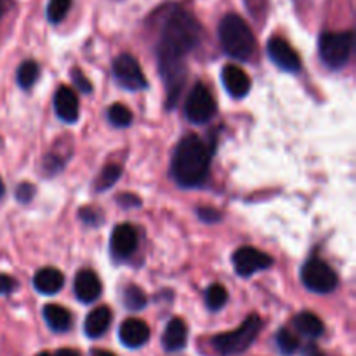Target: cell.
<instances>
[{
    "instance_id": "cell-1",
    "label": "cell",
    "mask_w": 356,
    "mask_h": 356,
    "mask_svg": "<svg viewBox=\"0 0 356 356\" xmlns=\"http://www.w3.org/2000/svg\"><path fill=\"white\" fill-rule=\"evenodd\" d=\"M200 23L188 10L176 9L170 13L163 23L162 35L159 40V70L167 87V106H174L184 86V59L200 44L202 40Z\"/></svg>"
},
{
    "instance_id": "cell-2",
    "label": "cell",
    "mask_w": 356,
    "mask_h": 356,
    "mask_svg": "<svg viewBox=\"0 0 356 356\" xmlns=\"http://www.w3.org/2000/svg\"><path fill=\"white\" fill-rule=\"evenodd\" d=\"M211 167V149L198 136L190 134L179 141L172 156L174 181L183 188H197L204 184Z\"/></svg>"
},
{
    "instance_id": "cell-3",
    "label": "cell",
    "mask_w": 356,
    "mask_h": 356,
    "mask_svg": "<svg viewBox=\"0 0 356 356\" xmlns=\"http://www.w3.org/2000/svg\"><path fill=\"white\" fill-rule=\"evenodd\" d=\"M219 40L226 54L240 61L249 59L256 47L252 30L238 14H228L222 17L219 24Z\"/></svg>"
},
{
    "instance_id": "cell-4",
    "label": "cell",
    "mask_w": 356,
    "mask_h": 356,
    "mask_svg": "<svg viewBox=\"0 0 356 356\" xmlns=\"http://www.w3.org/2000/svg\"><path fill=\"white\" fill-rule=\"evenodd\" d=\"M261 327H263V322H261L259 316L250 315L238 329L216 336L212 339V346L222 356L240 355L245 350H249L250 344L256 341V337L261 332Z\"/></svg>"
},
{
    "instance_id": "cell-5",
    "label": "cell",
    "mask_w": 356,
    "mask_h": 356,
    "mask_svg": "<svg viewBox=\"0 0 356 356\" xmlns=\"http://www.w3.org/2000/svg\"><path fill=\"white\" fill-rule=\"evenodd\" d=\"M353 44V31H327V33H322L318 42L320 58L329 68H343L350 61Z\"/></svg>"
},
{
    "instance_id": "cell-6",
    "label": "cell",
    "mask_w": 356,
    "mask_h": 356,
    "mask_svg": "<svg viewBox=\"0 0 356 356\" xmlns=\"http://www.w3.org/2000/svg\"><path fill=\"white\" fill-rule=\"evenodd\" d=\"M302 284L316 294H329L337 287V275L329 264L320 259H309L301 271Z\"/></svg>"
},
{
    "instance_id": "cell-7",
    "label": "cell",
    "mask_w": 356,
    "mask_h": 356,
    "mask_svg": "<svg viewBox=\"0 0 356 356\" xmlns=\"http://www.w3.org/2000/svg\"><path fill=\"white\" fill-rule=\"evenodd\" d=\"M184 113L191 124H205L216 115V101L204 83H197L186 99Z\"/></svg>"
},
{
    "instance_id": "cell-8",
    "label": "cell",
    "mask_w": 356,
    "mask_h": 356,
    "mask_svg": "<svg viewBox=\"0 0 356 356\" xmlns=\"http://www.w3.org/2000/svg\"><path fill=\"white\" fill-rule=\"evenodd\" d=\"M113 75L117 82L127 90H141L148 87L138 59L131 54L118 56L113 61Z\"/></svg>"
},
{
    "instance_id": "cell-9",
    "label": "cell",
    "mask_w": 356,
    "mask_h": 356,
    "mask_svg": "<svg viewBox=\"0 0 356 356\" xmlns=\"http://www.w3.org/2000/svg\"><path fill=\"white\" fill-rule=\"evenodd\" d=\"M233 266L240 277H252L256 271L268 270L273 266V259L254 247H240L233 254Z\"/></svg>"
},
{
    "instance_id": "cell-10",
    "label": "cell",
    "mask_w": 356,
    "mask_h": 356,
    "mask_svg": "<svg viewBox=\"0 0 356 356\" xmlns=\"http://www.w3.org/2000/svg\"><path fill=\"white\" fill-rule=\"evenodd\" d=\"M268 54H270L271 61L278 66V68L285 70V72H298L301 68V59H299L298 52L292 49V45L287 40L280 37H273L268 42Z\"/></svg>"
},
{
    "instance_id": "cell-11",
    "label": "cell",
    "mask_w": 356,
    "mask_h": 356,
    "mask_svg": "<svg viewBox=\"0 0 356 356\" xmlns=\"http://www.w3.org/2000/svg\"><path fill=\"white\" fill-rule=\"evenodd\" d=\"M110 245L115 259H127L138 247V235H136L134 228L129 225L117 226L111 233Z\"/></svg>"
},
{
    "instance_id": "cell-12",
    "label": "cell",
    "mask_w": 356,
    "mask_h": 356,
    "mask_svg": "<svg viewBox=\"0 0 356 356\" xmlns=\"http://www.w3.org/2000/svg\"><path fill=\"white\" fill-rule=\"evenodd\" d=\"M118 337H120L124 346L132 348V350L141 348L149 341V327L143 320L129 318L120 325Z\"/></svg>"
},
{
    "instance_id": "cell-13",
    "label": "cell",
    "mask_w": 356,
    "mask_h": 356,
    "mask_svg": "<svg viewBox=\"0 0 356 356\" xmlns=\"http://www.w3.org/2000/svg\"><path fill=\"white\" fill-rule=\"evenodd\" d=\"M54 110L56 115L66 124H73L79 118V97L70 87H59L54 96Z\"/></svg>"
},
{
    "instance_id": "cell-14",
    "label": "cell",
    "mask_w": 356,
    "mask_h": 356,
    "mask_svg": "<svg viewBox=\"0 0 356 356\" xmlns=\"http://www.w3.org/2000/svg\"><path fill=\"white\" fill-rule=\"evenodd\" d=\"M222 83H225V89L228 90L229 96L233 97H243L250 90L249 75L235 65H226L222 68Z\"/></svg>"
},
{
    "instance_id": "cell-15",
    "label": "cell",
    "mask_w": 356,
    "mask_h": 356,
    "mask_svg": "<svg viewBox=\"0 0 356 356\" xmlns=\"http://www.w3.org/2000/svg\"><path fill=\"white\" fill-rule=\"evenodd\" d=\"M75 296L82 302L89 305L101 296V282L90 270H82L75 277Z\"/></svg>"
},
{
    "instance_id": "cell-16",
    "label": "cell",
    "mask_w": 356,
    "mask_h": 356,
    "mask_svg": "<svg viewBox=\"0 0 356 356\" xmlns=\"http://www.w3.org/2000/svg\"><path fill=\"white\" fill-rule=\"evenodd\" d=\"M188 341V327L184 323V320L181 318H172L167 323L165 330H163L162 336V344L165 348V351L169 353H176L181 351L186 346Z\"/></svg>"
},
{
    "instance_id": "cell-17",
    "label": "cell",
    "mask_w": 356,
    "mask_h": 356,
    "mask_svg": "<svg viewBox=\"0 0 356 356\" xmlns=\"http://www.w3.org/2000/svg\"><path fill=\"white\" fill-rule=\"evenodd\" d=\"M63 284H65V277L56 268H44V270L37 271V275L33 278V287L40 294L45 296L56 294V292L61 291Z\"/></svg>"
},
{
    "instance_id": "cell-18",
    "label": "cell",
    "mask_w": 356,
    "mask_h": 356,
    "mask_svg": "<svg viewBox=\"0 0 356 356\" xmlns=\"http://www.w3.org/2000/svg\"><path fill=\"white\" fill-rule=\"evenodd\" d=\"M111 323V309L106 306H99V308L92 309V312L87 315L86 318V334L90 339H97V337L103 336L108 329H110Z\"/></svg>"
},
{
    "instance_id": "cell-19",
    "label": "cell",
    "mask_w": 356,
    "mask_h": 356,
    "mask_svg": "<svg viewBox=\"0 0 356 356\" xmlns=\"http://www.w3.org/2000/svg\"><path fill=\"white\" fill-rule=\"evenodd\" d=\"M44 318L54 332H66L72 327V315L59 305H47L44 308Z\"/></svg>"
},
{
    "instance_id": "cell-20",
    "label": "cell",
    "mask_w": 356,
    "mask_h": 356,
    "mask_svg": "<svg viewBox=\"0 0 356 356\" xmlns=\"http://www.w3.org/2000/svg\"><path fill=\"white\" fill-rule=\"evenodd\" d=\"M294 327L301 336L312 337V339L320 337L323 334V322L315 315V313L309 312L299 313L294 318Z\"/></svg>"
},
{
    "instance_id": "cell-21",
    "label": "cell",
    "mask_w": 356,
    "mask_h": 356,
    "mask_svg": "<svg viewBox=\"0 0 356 356\" xmlns=\"http://www.w3.org/2000/svg\"><path fill=\"white\" fill-rule=\"evenodd\" d=\"M122 301H124L127 309H131V312H139V309L145 308L148 299H146L145 292H143L141 289L136 287V285H127V287L124 289V292H122Z\"/></svg>"
},
{
    "instance_id": "cell-22",
    "label": "cell",
    "mask_w": 356,
    "mask_h": 356,
    "mask_svg": "<svg viewBox=\"0 0 356 356\" xmlns=\"http://www.w3.org/2000/svg\"><path fill=\"white\" fill-rule=\"evenodd\" d=\"M120 176H122V167L118 165V163H110V165H106L103 170H101L94 188H96V191H106L108 188H111L118 179H120Z\"/></svg>"
},
{
    "instance_id": "cell-23",
    "label": "cell",
    "mask_w": 356,
    "mask_h": 356,
    "mask_svg": "<svg viewBox=\"0 0 356 356\" xmlns=\"http://www.w3.org/2000/svg\"><path fill=\"white\" fill-rule=\"evenodd\" d=\"M226 301H228V292H226V289L222 287V285L214 284L207 289V292H205V305H207V308L212 309V312L221 309L222 306L226 305Z\"/></svg>"
},
{
    "instance_id": "cell-24",
    "label": "cell",
    "mask_w": 356,
    "mask_h": 356,
    "mask_svg": "<svg viewBox=\"0 0 356 356\" xmlns=\"http://www.w3.org/2000/svg\"><path fill=\"white\" fill-rule=\"evenodd\" d=\"M38 65L35 61H24L23 65L17 70V83H19L23 89H30L35 83V80L38 79Z\"/></svg>"
},
{
    "instance_id": "cell-25",
    "label": "cell",
    "mask_w": 356,
    "mask_h": 356,
    "mask_svg": "<svg viewBox=\"0 0 356 356\" xmlns=\"http://www.w3.org/2000/svg\"><path fill=\"white\" fill-rule=\"evenodd\" d=\"M108 120L115 127H129L132 124V113L125 104H111V108L108 110Z\"/></svg>"
},
{
    "instance_id": "cell-26",
    "label": "cell",
    "mask_w": 356,
    "mask_h": 356,
    "mask_svg": "<svg viewBox=\"0 0 356 356\" xmlns=\"http://www.w3.org/2000/svg\"><path fill=\"white\" fill-rule=\"evenodd\" d=\"M277 346L282 355H294L299 350V341L291 330L282 329L277 334Z\"/></svg>"
},
{
    "instance_id": "cell-27",
    "label": "cell",
    "mask_w": 356,
    "mask_h": 356,
    "mask_svg": "<svg viewBox=\"0 0 356 356\" xmlns=\"http://www.w3.org/2000/svg\"><path fill=\"white\" fill-rule=\"evenodd\" d=\"M70 7H72V0H51L47 6V19L58 24L59 21L65 19Z\"/></svg>"
},
{
    "instance_id": "cell-28",
    "label": "cell",
    "mask_w": 356,
    "mask_h": 356,
    "mask_svg": "<svg viewBox=\"0 0 356 356\" xmlns=\"http://www.w3.org/2000/svg\"><path fill=\"white\" fill-rule=\"evenodd\" d=\"M79 218L82 219V221L86 222V225L97 226V225H101V219H103V216H101V212L96 211V209L83 207V209H80Z\"/></svg>"
},
{
    "instance_id": "cell-29",
    "label": "cell",
    "mask_w": 356,
    "mask_h": 356,
    "mask_svg": "<svg viewBox=\"0 0 356 356\" xmlns=\"http://www.w3.org/2000/svg\"><path fill=\"white\" fill-rule=\"evenodd\" d=\"M33 195H35V188L31 186L30 183L19 184L16 190V198L17 202H21V204H28V202L33 198Z\"/></svg>"
},
{
    "instance_id": "cell-30",
    "label": "cell",
    "mask_w": 356,
    "mask_h": 356,
    "mask_svg": "<svg viewBox=\"0 0 356 356\" xmlns=\"http://www.w3.org/2000/svg\"><path fill=\"white\" fill-rule=\"evenodd\" d=\"M72 79H73V82H75V86L79 87V90H82V92H90V90H92L90 82L86 79V76H83V73L80 72L79 68L72 70Z\"/></svg>"
},
{
    "instance_id": "cell-31",
    "label": "cell",
    "mask_w": 356,
    "mask_h": 356,
    "mask_svg": "<svg viewBox=\"0 0 356 356\" xmlns=\"http://www.w3.org/2000/svg\"><path fill=\"white\" fill-rule=\"evenodd\" d=\"M14 289H16V280L10 277H7V275L0 273V296L10 294Z\"/></svg>"
},
{
    "instance_id": "cell-32",
    "label": "cell",
    "mask_w": 356,
    "mask_h": 356,
    "mask_svg": "<svg viewBox=\"0 0 356 356\" xmlns=\"http://www.w3.org/2000/svg\"><path fill=\"white\" fill-rule=\"evenodd\" d=\"M198 216H200L202 221H207V222H214V221H219V218H221V214H219L218 211H214V209H200L198 211Z\"/></svg>"
},
{
    "instance_id": "cell-33",
    "label": "cell",
    "mask_w": 356,
    "mask_h": 356,
    "mask_svg": "<svg viewBox=\"0 0 356 356\" xmlns=\"http://www.w3.org/2000/svg\"><path fill=\"white\" fill-rule=\"evenodd\" d=\"M118 202H120V205H124V207H138L139 205V198L131 193L122 195V197L118 198Z\"/></svg>"
},
{
    "instance_id": "cell-34",
    "label": "cell",
    "mask_w": 356,
    "mask_h": 356,
    "mask_svg": "<svg viewBox=\"0 0 356 356\" xmlns=\"http://www.w3.org/2000/svg\"><path fill=\"white\" fill-rule=\"evenodd\" d=\"M302 356H325L323 355V351L320 350L316 344H306L305 348H302Z\"/></svg>"
},
{
    "instance_id": "cell-35",
    "label": "cell",
    "mask_w": 356,
    "mask_h": 356,
    "mask_svg": "<svg viewBox=\"0 0 356 356\" xmlns=\"http://www.w3.org/2000/svg\"><path fill=\"white\" fill-rule=\"evenodd\" d=\"M56 356H80V355L73 350H59L58 353H56Z\"/></svg>"
},
{
    "instance_id": "cell-36",
    "label": "cell",
    "mask_w": 356,
    "mask_h": 356,
    "mask_svg": "<svg viewBox=\"0 0 356 356\" xmlns=\"http://www.w3.org/2000/svg\"><path fill=\"white\" fill-rule=\"evenodd\" d=\"M92 356H115V355L110 353V351H101V350H97V351H94Z\"/></svg>"
},
{
    "instance_id": "cell-37",
    "label": "cell",
    "mask_w": 356,
    "mask_h": 356,
    "mask_svg": "<svg viewBox=\"0 0 356 356\" xmlns=\"http://www.w3.org/2000/svg\"><path fill=\"white\" fill-rule=\"evenodd\" d=\"M3 191H6V186H3L2 179H0V197H2V195H3Z\"/></svg>"
},
{
    "instance_id": "cell-38",
    "label": "cell",
    "mask_w": 356,
    "mask_h": 356,
    "mask_svg": "<svg viewBox=\"0 0 356 356\" xmlns=\"http://www.w3.org/2000/svg\"><path fill=\"white\" fill-rule=\"evenodd\" d=\"M2 14H3V2L0 0V17H2Z\"/></svg>"
},
{
    "instance_id": "cell-39",
    "label": "cell",
    "mask_w": 356,
    "mask_h": 356,
    "mask_svg": "<svg viewBox=\"0 0 356 356\" xmlns=\"http://www.w3.org/2000/svg\"><path fill=\"white\" fill-rule=\"evenodd\" d=\"M37 356H51L49 353H40V355H37Z\"/></svg>"
}]
</instances>
